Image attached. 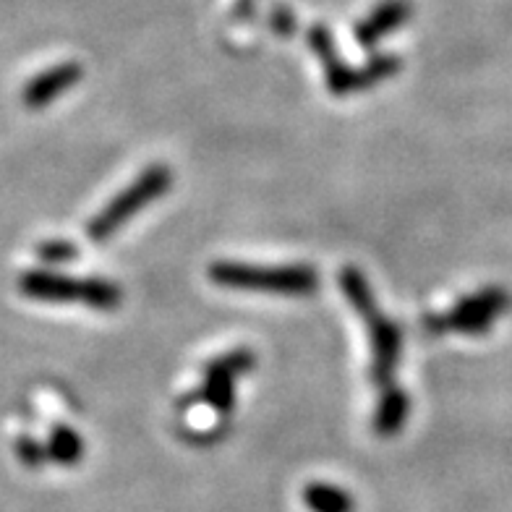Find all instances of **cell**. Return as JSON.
Here are the masks:
<instances>
[{"instance_id": "6da1fadb", "label": "cell", "mask_w": 512, "mask_h": 512, "mask_svg": "<svg viewBox=\"0 0 512 512\" xmlns=\"http://www.w3.org/2000/svg\"><path fill=\"white\" fill-rule=\"evenodd\" d=\"M340 285H343L345 296L353 304V309L364 317L366 330H369L371 340V379L379 390H390L395 387L392 377L398 369L400 351H403V330L398 322H392L390 317H384L377 309L374 293H371L366 277L358 270L348 267L340 275Z\"/></svg>"}, {"instance_id": "7a4b0ae2", "label": "cell", "mask_w": 512, "mask_h": 512, "mask_svg": "<svg viewBox=\"0 0 512 512\" xmlns=\"http://www.w3.org/2000/svg\"><path fill=\"white\" fill-rule=\"evenodd\" d=\"M212 283L238 290H267L285 296H306L319 285L317 272L309 264H285V267H254V264L217 262L209 270Z\"/></svg>"}, {"instance_id": "3957f363", "label": "cell", "mask_w": 512, "mask_h": 512, "mask_svg": "<svg viewBox=\"0 0 512 512\" xmlns=\"http://www.w3.org/2000/svg\"><path fill=\"white\" fill-rule=\"evenodd\" d=\"M170 183H173V173H170L168 165H149L142 176L115 196L113 202L89 223V238L95 243H105L108 238H113L115 230L123 228L139 209L160 199L170 189Z\"/></svg>"}, {"instance_id": "277c9868", "label": "cell", "mask_w": 512, "mask_h": 512, "mask_svg": "<svg viewBox=\"0 0 512 512\" xmlns=\"http://www.w3.org/2000/svg\"><path fill=\"white\" fill-rule=\"evenodd\" d=\"M309 45L311 50L319 55V61L324 66V79H327V87H330L332 95H351V92H361V89L377 84V81L387 79L398 71V58L392 55H382V58H374L366 68L361 71H353V68L345 66L335 53V42H332V34L327 32L324 24H314L309 32Z\"/></svg>"}, {"instance_id": "5b68a950", "label": "cell", "mask_w": 512, "mask_h": 512, "mask_svg": "<svg viewBox=\"0 0 512 512\" xmlns=\"http://www.w3.org/2000/svg\"><path fill=\"white\" fill-rule=\"evenodd\" d=\"M510 309V293L502 288H484L468 298H460L445 314H432L424 319L429 335H445V332H465V335H484L492 330L497 317Z\"/></svg>"}, {"instance_id": "8992f818", "label": "cell", "mask_w": 512, "mask_h": 512, "mask_svg": "<svg viewBox=\"0 0 512 512\" xmlns=\"http://www.w3.org/2000/svg\"><path fill=\"white\" fill-rule=\"evenodd\" d=\"M24 290L45 301H79L92 309L113 311L121 306V285L105 277H89V280H68L58 275H32L24 283Z\"/></svg>"}, {"instance_id": "52a82bcc", "label": "cell", "mask_w": 512, "mask_h": 512, "mask_svg": "<svg viewBox=\"0 0 512 512\" xmlns=\"http://www.w3.org/2000/svg\"><path fill=\"white\" fill-rule=\"evenodd\" d=\"M254 366V356L249 351H230L225 356L209 361L204 369L202 390L186 400H202L217 413H228L233 408V382Z\"/></svg>"}, {"instance_id": "ba28073f", "label": "cell", "mask_w": 512, "mask_h": 512, "mask_svg": "<svg viewBox=\"0 0 512 512\" xmlns=\"http://www.w3.org/2000/svg\"><path fill=\"white\" fill-rule=\"evenodd\" d=\"M411 19V0H384L364 21H358L356 40L361 48H374L387 34Z\"/></svg>"}, {"instance_id": "9c48e42d", "label": "cell", "mask_w": 512, "mask_h": 512, "mask_svg": "<svg viewBox=\"0 0 512 512\" xmlns=\"http://www.w3.org/2000/svg\"><path fill=\"white\" fill-rule=\"evenodd\" d=\"M81 79V66L79 63H63V66H55L50 71H45L42 76L32 81L29 87V105H45V102L55 100V97L71 89L76 81Z\"/></svg>"}, {"instance_id": "30bf717a", "label": "cell", "mask_w": 512, "mask_h": 512, "mask_svg": "<svg viewBox=\"0 0 512 512\" xmlns=\"http://www.w3.org/2000/svg\"><path fill=\"white\" fill-rule=\"evenodd\" d=\"M408 395L398 387H390V390H382V398H379V408L374 413V429L382 437H392L403 429L405 418H408Z\"/></svg>"}, {"instance_id": "8fae6325", "label": "cell", "mask_w": 512, "mask_h": 512, "mask_svg": "<svg viewBox=\"0 0 512 512\" xmlns=\"http://www.w3.org/2000/svg\"><path fill=\"white\" fill-rule=\"evenodd\" d=\"M304 499L311 512H353L351 494L332 484H309Z\"/></svg>"}, {"instance_id": "7c38bea8", "label": "cell", "mask_w": 512, "mask_h": 512, "mask_svg": "<svg viewBox=\"0 0 512 512\" xmlns=\"http://www.w3.org/2000/svg\"><path fill=\"white\" fill-rule=\"evenodd\" d=\"M53 455L58 460H63V463H74V460L81 455V439L76 437L71 429H61V432L55 434Z\"/></svg>"}, {"instance_id": "4fadbf2b", "label": "cell", "mask_w": 512, "mask_h": 512, "mask_svg": "<svg viewBox=\"0 0 512 512\" xmlns=\"http://www.w3.org/2000/svg\"><path fill=\"white\" fill-rule=\"evenodd\" d=\"M270 29L277 34V37H290L296 32V14L290 11V6L285 3H277L270 11Z\"/></svg>"}, {"instance_id": "5bb4252c", "label": "cell", "mask_w": 512, "mask_h": 512, "mask_svg": "<svg viewBox=\"0 0 512 512\" xmlns=\"http://www.w3.org/2000/svg\"><path fill=\"white\" fill-rule=\"evenodd\" d=\"M42 251H45L50 259H58V262H66V259H74L76 256V249L74 246H68V243H48ZM48 256H45V259H48Z\"/></svg>"}, {"instance_id": "9a60e30c", "label": "cell", "mask_w": 512, "mask_h": 512, "mask_svg": "<svg viewBox=\"0 0 512 512\" xmlns=\"http://www.w3.org/2000/svg\"><path fill=\"white\" fill-rule=\"evenodd\" d=\"M233 16L238 21H246L254 16V0H236V8H233Z\"/></svg>"}]
</instances>
